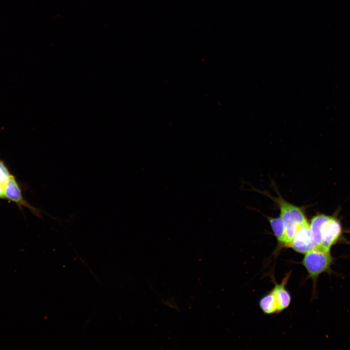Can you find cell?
Here are the masks:
<instances>
[{"label": "cell", "mask_w": 350, "mask_h": 350, "mask_svg": "<svg viewBox=\"0 0 350 350\" xmlns=\"http://www.w3.org/2000/svg\"><path fill=\"white\" fill-rule=\"evenodd\" d=\"M289 275H287L280 284L275 285L271 291L276 299L278 312L282 311L287 308L291 301V297L285 289V285L288 280Z\"/></svg>", "instance_id": "7"}, {"label": "cell", "mask_w": 350, "mask_h": 350, "mask_svg": "<svg viewBox=\"0 0 350 350\" xmlns=\"http://www.w3.org/2000/svg\"><path fill=\"white\" fill-rule=\"evenodd\" d=\"M333 263V258L330 251L317 247L306 253L302 261V264L314 284L321 274L331 272Z\"/></svg>", "instance_id": "2"}, {"label": "cell", "mask_w": 350, "mask_h": 350, "mask_svg": "<svg viewBox=\"0 0 350 350\" xmlns=\"http://www.w3.org/2000/svg\"><path fill=\"white\" fill-rule=\"evenodd\" d=\"M4 200L14 203L22 210L23 208H28L35 216L42 218L39 210L29 204L24 198L19 183L13 174L10 176L4 191Z\"/></svg>", "instance_id": "3"}, {"label": "cell", "mask_w": 350, "mask_h": 350, "mask_svg": "<svg viewBox=\"0 0 350 350\" xmlns=\"http://www.w3.org/2000/svg\"><path fill=\"white\" fill-rule=\"evenodd\" d=\"M331 217L324 214H318L314 216L311 220L310 227L316 247H319L322 243L324 228Z\"/></svg>", "instance_id": "6"}, {"label": "cell", "mask_w": 350, "mask_h": 350, "mask_svg": "<svg viewBox=\"0 0 350 350\" xmlns=\"http://www.w3.org/2000/svg\"><path fill=\"white\" fill-rule=\"evenodd\" d=\"M342 228L340 222L335 218L331 217L326 224L322 233V242L319 247L326 251H330L332 245L340 238Z\"/></svg>", "instance_id": "5"}, {"label": "cell", "mask_w": 350, "mask_h": 350, "mask_svg": "<svg viewBox=\"0 0 350 350\" xmlns=\"http://www.w3.org/2000/svg\"><path fill=\"white\" fill-rule=\"evenodd\" d=\"M11 173L5 162L0 158V199L4 200V191Z\"/></svg>", "instance_id": "10"}, {"label": "cell", "mask_w": 350, "mask_h": 350, "mask_svg": "<svg viewBox=\"0 0 350 350\" xmlns=\"http://www.w3.org/2000/svg\"><path fill=\"white\" fill-rule=\"evenodd\" d=\"M274 233L278 241L284 245L285 228L281 217L268 218Z\"/></svg>", "instance_id": "9"}, {"label": "cell", "mask_w": 350, "mask_h": 350, "mask_svg": "<svg viewBox=\"0 0 350 350\" xmlns=\"http://www.w3.org/2000/svg\"><path fill=\"white\" fill-rule=\"evenodd\" d=\"M260 306L262 311L266 314H271L278 312V304L273 293L264 296L260 301Z\"/></svg>", "instance_id": "8"}, {"label": "cell", "mask_w": 350, "mask_h": 350, "mask_svg": "<svg viewBox=\"0 0 350 350\" xmlns=\"http://www.w3.org/2000/svg\"><path fill=\"white\" fill-rule=\"evenodd\" d=\"M278 204L280 209V217L285 228L284 245L290 246L292 239L298 227L307 221L303 210L286 200L280 195L273 198Z\"/></svg>", "instance_id": "1"}, {"label": "cell", "mask_w": 350, "mask_h": 350, "mask_svg": "<svg viewBox=\"0 0 350 350\" xmlns=\"http://www.w3.org/2000/svg\"><path fill=\"white\" fill-rule=\"evenodd\" d=\"M290 247L296 252L302 254L316 247L307 221L298 227Z\"/></svg>", "instance_id": "4"}]
</instances>
